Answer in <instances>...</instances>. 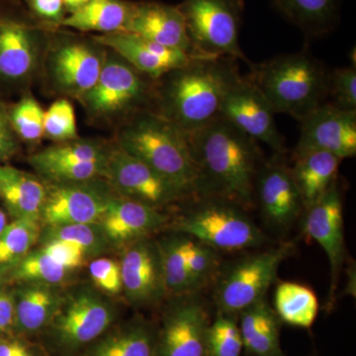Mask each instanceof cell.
<instances>
[{
  "label": "cell",
  "instance_id": "cell-1",
  "mask_svg": "<svg viewBox=\"0 0 356 356\" xmlns=\"http://www.w3.org/2000/svg\"><path fill=\"white\" fill-rule=\"evenodd\" d=\"M198 172L197 196H212L250 207L261 168L257 143L219 118L187 133Z\"/></svg>",
  "mask_w": 356,
  "mask_h": 356
},
{
  "label": "cell",
  "instance_id": "cell-2",
  "mask_svg": "<svg viewBox=\"0 0 356 356\" xmlns=\"http://www.w3.org/2000/svg\"><path fill=\"white\" fill-rule=\"evenodd\" d=\"M241 77L236 58L199 56L163 76L154 112L193 132L220 118L227 93Z\"/></svg>",
  "mask_w": 356,
  "mask_h": 356
},
{
  "label": "cell",
  "instance_id": "cell-3",
  "mask_svg": "<svg viewBox=\"0 0 356 356\" xmlns=\"http://www.w3.org/2000/svg\"><path fill=\"white\" fill-rule=\"evenodd\" d=\"M117 145L168 179L185 197L197 196L198 172L188 137L173 122L152 110L137 112L122 128Z\"/></svg>",
  "mask_w": 356,
  "mask_h": 356
},
{
  "label": "cell",
  "instance_id": "cell-4",
  "mask_svg": "<svg viewBox=\"0 0 356 356\" xmlns=\"http://www.w3.org/2000/svg\"><path fill=\"white\" fill-rule=\"evenodd\" d=\"M250 81L261 91L277 113L301 122L327 103L329 70L310 54H287L250 65Z\"/></svg>",
  "mask_w": 356,
  "mask_h": 356
},
{
  "label": "cell",
  "instance_id": "cell-5",
  "mask_svg": "<svg viewBox=\"0 0 356 356\" xmlns=\"http://www.w3.org/2000/svg\"><path fill=\"white\" fill-rule=\"evenodd\" d=\"M198 200L173 224L184 234L216 250H243L259 247L266 236L238 204L212 196Z\"/></svg>",
  "mask_w": 356,
  "mask_h": 356
},
{
  "label": "cell",
  "instance_id": "cell-6",
  "mask_svg": "<svg viewBox=\"0 0 356 356\" xmlns=\"http://www.w3.org/2000/svg\"><path fill=\"white\" fill-rule=\"evenodd\" d=\"M116 309L97 288L81 285L64 300L46 327L49 339L63 355H72L111 329Z\"/></svg>",
  "mask_w": 356,
  "mask_h": 356
},
{
  "label": "cell",
  "instance_id": "cell-7",
  "mask_svg": "<svg viewBox=\"0 0 356 356\" xmlns=\"http://www.w3.org/2000/svg\"><path fill=\"white\" fill-rule=\"evenodd\" d=\"M291 254V243H282L243 255L220 267L214 290L218 312L236 316L264 298L281 264Z\"/></svg>",
  "mask_w": 356,
  "mask_h": 356
},
{
  "label": "cell",
  "instance_id": "cell-8",
  "mask_svg": "<svg viewBox=\"0 0 356 356\" xmlns=\"http://www.w3.org/2000/svg\"><path fill=\"white\" fill-rule=\"evenodd\" d=\"M177 6L184 15L194 55L248 62L238 42L243 0H184Z\"/></svg>",
  "mask_w": 356,
  "mask_h": 356
},
{
  "label": "cell",
  "instance_id": "cell-9",
  "mask_svg": "<svg viewBox=\"0 0 356 356\" xmlns=\"http://www.w3.org/2000/svg\"><path fill=\"white\" fill-rule=\"evenodd\" d=\"M44 182L47 195L41 224L44 227L99 222L110 203L118 196L105 178Z\"/></svg>",
  "mask_w": 356,
  "mask_h": 356
},
{
  "label": "cell",
  "instance_id": "cell-10",
  "mask_svg": "<svg viewBox=\"0 0 356 356\" xmlns=\"http://www.w3.org/2000/svg\"><path fill=\"white\" fill-rule=\"evenodd\" d=\"M112 54L107 56L95 86L79 98L88 113L99 118L133 111L151 96L146 76Z\"/></svg>",
  "mask_w": 356,
  "mask_h": 356
},
{
  "label": "cell",
  "instance_id": "cell-11",
  "mask_svg": "<svg viewBox=\"0 0 356 356\" xmlns=\"http://www.w3.org/2000/svg\"><path fill=\"white\" fill-rule=\"evenodd\" d=\"M113 147L97 140L58 143L30 156V163L46 182L83 181L105 178Z\"/></svg>",
  "mask_w": 356,
  "mask_h": 356
},
{
  "label": "cell",
  "instance_id": "cell-12",
  "mask_svg": "<svg viewBox=\"0 0 356 356\" xmlns=\"http://www.w3.org/2000/svg\"><path fill=\"white\" fill-rule=\"evenodd\" d=\"M196 293L168 302L156 331L154 356H206L209 316Z\"/></svg>",
  "mask_w": 356,
  "mask_h": 356
},
{
  "label": "cell",
  "instance_id": "cell-13",
  "mask_svg": "<svg viewBox=\"0 0 356 356\" xmlns=\"http://www.w3.org/2000/svg\"><path fill=\"white\" fill-rule=\"evenodd\" d=\"M48 72L60 92L77 99L92 88L106 60V48L92 41L63 36L49 51Z\"/></svg>",
  "mask_w": 356,
  "mask_h": 356
},
{
  "label": "cell",
  "instance_id": "cell-14",
  "mask_svg": "<svg viewBox=\"0 0 356 356\" xmlns=\"http://www.w3.org/2000/svg\"><path fill=\"white\" fill-rule=\"evenodd\" d=\"M105 179L119 197L159 210L185 197L168 179L118 145L112 149Z\"/></svg>",
  "mask_w": 356,
  "mask_h": 356
},
{
  "label": "cell",
  "instance_id": "cell-15",
  "mask_svg": "<svg viewBox=\"0 0 356 356\" xmlns=\"http://www.w3.org/2000/svg\"><path fill=\"white\" fill-rule=\"evenodd\" d=\"M273 107L248 79L241 77L227 93L220 118L229 122L255 142H261L276 154L285 152L284 139L276 127Z\"/></svg>",
  "mask_w": 356,
  "mask_h": 356
},
{
  "label": "cell",
  "instance_id": "cell-16",
  "mask_svg": "<svg viewBox=\"0 0 356 356\" xmlns=\"http://www.w3.org/2000/svg\"><path fill=\"white\" fill-rule=\"evenodd\" d=\"M119 262L123 293L131 305H154L168 295L156 241L144 238L126 245Z\"/></svg>",
  "mask_w": 356,
  "mask_h": 356
},
{
  "label": "cell",
  "instance_id": "cell-17",
  "mask_svg": "<svg viewBox=\"0 0 356 356\" xmlns=\"http://www.w3.org/2000/svg\"><path fill=\"white\" fill-rule=\"evenodd\" d=\"M325 152L341 159L356 154V111H344L327 102L301 121L295 153Z\"/></svg>",
  "mask_w": 356,
  "mask_h": 356
},
{
  "label": "cell",
  "instance_id": "cell-18",
  "mask_svg": "<svg viewBox=\"0 0 356 356\" xmlns=\"http://www.w3.org/2000/svg\"><path fill=\"white\" fill-rule=\"evenodd\" d=\"M343 208L337 184L318 202L304 210L303 231L323 248L331 266V298L346 259Z\"/></svg>",
  "mask_w": 356,
  "mask_h": 356
},
{
  "label": "cell",
  "instance_id": "cell-19",
  "mask_svg": "<svg viewBox=\"0 0 356 356\" xmlns=\"http://www.w3.org/2000/svg\"><path fill=\"white\" fill-rule=\"evenodd\" d=\"M41 30L16 16L0 15V79L10 83L27 81L38 70Z\"/></svg>",
  "mask_w": 356,
  "mask_h": 356
},
{
  "label": "cell",
  "instance_id": "cell-20",
  "mask_svg": "<svg viewBox=\"0 0 356 356\" xmlns=\"http://www.w3.org/2000/svg\"><path fill=\"white\" fill-rule=\"evenodd\" d=\"M93 39L152 79H161L172 70L184 67L194 58L199 57L161 46L129 32L98 35Z\"/></svg>",
  "mask_w": 356,
  "mask_h": 356
},
{
  "label": "cell",
  "instance_id": "cell-21",
  "mask_svg": "<svg viewBox=\"0 0 356 356\" xmlns=\"http://www.w3.org/2000/svg\"><path fill=\"white\" fill-rule=\"evenodd\" d=\"M264 220L274 229L290 228L304 213V204L289 168L280 163L261 166L254 184Z\"/></svg>",
  "mask_w": 356,
  "mask_h": 356
},
{
  "label": "cell",
  "instance_id": "cell-22",
  "mask_svg": "<svg viewBox=\"0 0 356 356\" xmlns=\"http://www.w3.org/2000/svg\"><path fill=\"white\" fill-rule=\"evenodd\" d=\"M124 32L195 56L178 6L156 1L134 2L132 14Z\"/></svg>",
  "mask_w": 356,
  "mask_h": 356
},
{
  "label": "cell",
  "instance_id": "cell-23",
  "mask_svg": "<svg viewBox=\"0 0 356 356\" xmlns=\"http://www.w3.org/2000/svg\"><path fill=\"white\" fill-rule=\"evenodd\" d=\"M166 222L168 217L159 209L116 196L99 224L111 247L125 248L140 238H149Z\"/></svg>",
  "mask_w": 356,
  "mask_h": 356
},
{
  "label": "cell",
  "instance_id": "cell-24",
  "mask_svg": "<svg viewBox=\"0 0 356 356\" xmlns=\"http://www.w3.org/2000/svg\"><path fill=\"white\" fill-rule=\"evenodd\" d=\"M46 195L43 180L0 163V199L13 220L41 222Z\"/></svg>",
  "mask_w": 356,
  "mask_h": 356
},
{
  "label": "cell",
  "instance_id": "cell-25",
  "mask_svg": "<svg viewBox=\"0 0 356 356\" xmlns=\"http://www.w3.org/2000/svg\"><path fill=\"white\" fill-rule=\"evenodd\" d=\"M13 292L15 307L13 330L22 334L46 329L65 296L58 286L38 283H19Z\"/></svg>",
  "mask_w": 356,
  "mask_h": 356
},
{
  "label": "cell",
  "instance_id": "cell-26",
  "mask_svg": "<svg viewBox=\"0 0 356 356\" xmlns=\"http://www.w3.org/2000/svg\"><path fill=\"white\" fill-rule=\"evenodd\" d=\"M341 161L339 156L325 152L295 153V163L289 170L305 209L318 202L337 184Z\"/></svg>",
  "mask_w": 356,
  "mask_h": 356
},
{
  "label": "cell",
  "instance_id": "cell-27",
  "mask_svg": "<svg viewBox=\"0 0 356 356\" xmlns=\"http://www.w3.org/2000/svg\"><path fill=\"white\" fill-rule=\"evenodd\" d=\"M243 350L250 356H285L280 343V320L266 297L238 314Z\"/></svg>",
  "mask_w": 356,
  "mask_h": 356
},
{
  "label": "cell",
  "instance_id": "cell-28",
  "mask_svg": "<svg viewBox=\"0 0 356 356\" xmlns=\"http://www.w3.org/2000/svg\"><path fill=\"white\" fill-rule=\"evenodd\" d=\"M156 337L153 325L136 318L108 330L89 346L84 356H154Z\"/></svg>",
  "mask_w": 356,
  "mask_h": 356
},
{
  "label": "cell",
  "instance_id": "cell-29",
  "mask_svg": "<svg viewBox=\"0 0 356 356\" xmlns=\"http://www.w3.org/2000/svg\"><path fill=\"white\" fill-rule=\"evenodd\" d=\"M133 6L134 2L126 0H89L76 13L65 16L60 27L100 35L124 32Z\"/></svg>",
  "mask_w": 356,
  "mask_h": 356
},
{
  "label": "cell",
  "instance_id": "cell-30",
  "mask_svg": "<svg viewBox=\"0 0 356 356\" xmlns=\"http://www.w3.org/2000/svg\"><path fill=\"white\" fill-rule=\"evenodd\" d=\"M341 0H273L288 21L307 34L322 36L334 27Z\"/></svg>",
  "mask_w": 356,
  "mask_h": 356
},
{
  "label": "cell",
  "instance_id": "cell-31",
  "mask_svg": "<svg viewBox=\"0 0 356 356\" xmlns=\"http://www.w3.org/2000/svg\"><path fill=\"white\" fill-rule=\"evenodd\" d=\"M274 311L280 321L308 329L315 323L318 301L310 287L291 281L278 283L274 292Z\"/></svg>",
  "mask_w": 356,
  "mask_h": 356
},
{
  "label": "cell",
  "instance_id": "cell-32",
  "mask_svg": "<svg viewBox=\"0 0 356 356\" xmlns=\"http://www.w3.org/2000/svg\"><path fill=\"white\" fill-rule=\"evenodd\" d=\"M158 242L166 292L172 296L196 293L187 267L189 236L175 233Z\"/></svg>",
  "mask_w": 356,
  "mask_h": 356
},
{
  "label": "cell",
  "instance_id": "cell-33",
  "mask_svg": "<svg viewBox=\"0 0 356 356\" xmlns=\"http://www.w3.org/2000/svg\"><path fill=\"white\" fill-rule=\"evenodd\" d=\"M41 222L13 220L0 235V273H7L29 254L41 236Z\"/></svg>",
  "mask_w": 356,
  "mask_h": 356
},
{
  "label": "cell",
  "instance_id": "cell-34",
  "mask_svg": "<svg viewBox=\"0 0 356 356\" xmlns=\"http://www.w3.org/2000/svg\"><path fill=\"white\" fill-rule=\"evenodd\" d=\"M74 273L55 261L43 248L31 250L6 275V280L17 283H38L58 286Z\"/></svg>",
  "mask_w": 356,
  "mask_h": 356
},
{
  "label": "cell",
  "instance_id": "cell-35",
  "mask_svg": "<svg viewBox=\"0 0 356 356\" xmlns=\"http://www.w3.org/2000/svg\"><path fill=\"white\" fill-rule=\"evenodd\" d=\"M57 240L76 243L83 248L88 259H96L111 247L99 222L47 226L42 229L39 242Z\"/></svg>",
  "mask_w": 356,
  "mask_h": 356
},
{
  "label": "cell",
  "instance_id": "cell-36",
  "mask_svg": "<svg viewBox=\"0 0 356 356\" xmlns=\"http://www.w3.org/2000/svg\"><path fill=\"white\" fill-rule=\"evenodd\" d=\"M242 336L236 316L218 312L210 323L206 341V356H241Z\"/></svg>",
  "mask_w": 356,
  "mask_h": 356
},
{
  "label": "cell",
  "instance_id": "cell-37",
  "mask_svg": "<svg viewBox=\"0 0 356 356\" xmlns=\"http://www.w3.org/2000/svg\"><path fill=\"white\" fill-rule=\"evenodd\" d=\"M44 114L40 103L32 95H25L9 109V118L18 139L37 143L44 137Z\"/></svg>",
  "mask_w": 356,
  "mask_h": 356
},
{
  "label": "cell",
  "instance_id": "cell-38",
  "mask_svg": "<svg viewBox=\"0 0 356 356\" xmlns=\"http://www.w3.org/2000/svg\"><path fill=\"white\" fill-rule=\"evenodd\" d=\"M187 267L194 289L198 292L211 280L216 277L221 267L218 250L189 236L187 248Z\"/></svg>",
  "mask_w": 356,
  "mask_h": 356
},
{
  "label": "cell",
  "instance_id": "cell-39",
  "mask_svg": "<svg viewBox=\"0 0 356 356\" xmlns=\"http://www.w3.org/2000/svg\"><path fill=\"white\" fill-rule=\"evenodd\" d=\"M44 136L57 143L79 138L76 112L69 100L65 98L56 100L44 111Z\"/></svg>",
  "mask_w": 356,
  "mask_h": 356
},
{
  "label": "cell",
  "instance_id": "cell-40",
  "mask_svg": "<svg viewBox=\"0 0 356 356\" xmlns=\"http://www.w3.org/2000/svg\"><path fill=\"white\" fill-rule=\"evenodd\" d=\"M329 97L331 104L344 111H356L355 67H337L329 72Z\"/></svg>",
  "mask_w": 356,
  "mask_h": 356
},
{
  "label": "cell",
  "instance_id": "cell-41",
  "mask_svg": "<svg viewBox=\"0 0 356 356\" xmlns=\"http://www.w3.org/2000/svg\"><path fill=\"white\" fill-rule=\"evenodd\" d=\"M95 287L106 296L123 292L120 262L109 257H96L88 266Z\"/></svg>",
  "mask_w": 356,
  "mask_h": 356
},
{
  "label": "cell",
  "instance_id": "cell-42",
  "mask_svg": "<svg viewBox=\"0 0 356 356\" xmlns=\"http://www.w3.org/2000/svg\"><path fill=\"white\" fill-rule=\"evenodd\" d=\"M42 248L55 261L74 271L81 268L88 259L83 248L67 241H50L43 243Z\"/></svg>",
  "mask_w": 356,
  "mask_h": 356
},
{
  "label": "cell",
  "instance_id": "cell-43",
  "mask_svg": "<svg viewBox=\"0 0 356 356\" xmlns=\"http://www.w3.org/2000/svg\"><path fill=\"white\" fill-rule=\"evenodd\" d=\"M25 2L34 17L50 27H60L67 16L63 0H25Z\"/></svg>",
  "mask_w": 356,
  "mask_h": 356
},
{
  "label": "cell",
  "instance_id": "cell-44",
  "mask_svg": "<svg viewBox=\"0 0 356 356\" xmlns=\"http://www.w3.org/2000/svg\"><path fill=\"white\" fill-rule=\"evenodd\" d=\"M19 149V139L11 125L9 109L0 100V163L13 158Z\"/></svg>",
  "mask_w": 356,
  "mask_h": 356
},
{
  "label": "cell",
  "instance_id": "cell-45",
  "mask_svg": "<svg viewBox=\"0 0 356 356\" xmlns=\"http://www.w3.org/2000/svg\"><path fill=\"white\" fill-rule=\"evenodd\" d=\"M15 307L13 291L0 288V334L13 329Z\"/></svg>",
  "mask_w": 356,
  "mask_h": 356
},
{
  "label": "cell",
  "instance_id": "cell-46",
  "mask_svg": "<svg viewBox=\"0 0 356 356\" xmlns=\"http://www.w3.org/2000/svg\"><path fill=\"white\" fill-rule=\"evenodd\" d=\"M0 356H33L31 350L17 339H0Z\"/></svg>",
  "mask_w": 356,
  "mask_h": 356
},
{
  "label": "cell",
  "instance_id": "cell-47",
  "mask_svg": "<svg viewBox=\"0 0 356 356\" xmlns=\"http://www.w3.org/2000/svg\"><path fill=\"white\" fill-rule=\"evenodd\" d=\"M88 1L89 0H63L65 11H67V15L76 13L81 7L86 6Z\"/></svg>",
  "mask_w": 356,
  "mask_h": 356
},
{
  "label": "cell",
  "instance_id": "cell-48",
  "mask_svg": "<svg viewBox=\"0 0 356 356\" xmlns=\"http://www.w3.org/2000/svg\"><path fill=\"white\" fill-rule=\"evenodd\" d=\"M7 225H8V222H7L6 214L3 211L0 210V235H1L4 229L6 228Z\"/></svg>",
  "mask_w": 356,
  "mask_h": 356
},
{
  "label": "cell",
  "instance_id": "cell-49",
  "mask_svg": "<svg viewBox=\"0 0 356 356\" xmlns=\"http://www.w3.org/2000/svg\"><path fill=\"white\" fill-rule=\"evenodd\" d=\"M6 281V275L3 273H0V288H1V285L3 284Z\"/></svg>",
  "mask_w": 356,
  "mask_h": 356
}]
</instances>
